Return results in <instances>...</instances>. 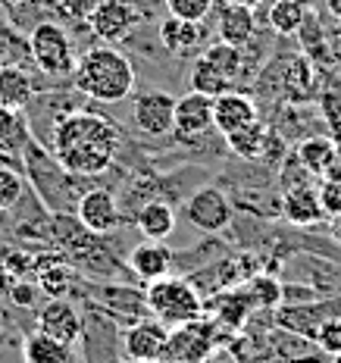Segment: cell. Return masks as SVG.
<instances>
[{
  "instance_id": "1",
  "label": "cell",
  "mask_w": 341,
  "mask_h": 363,
  "mask_svg": "<svg viewBox=\"0 0 341 363\" xmlns=\"http://www.w3.org/2000/svg\"><path fill=\"white\" fill-rule=\"evenodd\" d=\"M54 160L75 176L107 172L119 150V128L107 116L91 110H72L60 116L50 132Z\"/></svg>"
},
{
  "instance_id": "5",
  "label": "cell",
  "mask_w": 341,
  "mask_h": 363,
  "mask_svg": "<svg viewBox=\"0 0 341 363\" xmlns=\"http://www.w3.org/2000/svg\"><path fill=\"white\" fill-rule=\"evenodd\" d=\"M138 22H141V13L132 0H97L88 26L101 41L119 44L138 28Z\"/></svg>"
},
{
  "instance_id": "46",
  "label": "cell",
  "mask_w": 341,
  "mask_h": 363,
  "mask_svg": "<svg viewBox=\"0 0 341 363\" xmlns=\"http://www.w3.org/2000/svg\"><path fill=\"white\" fill-rule=\"evenodd\" d=\"M4 63H10V60H6V54H4V50H0V66H4Z\"/></svg>"
},
{
  "instance_id": "12",
  "label": "cell",
  "mask_w": 341,
  "mask_h": 363,
  "mask_svg": "<svg viewBox=\"0 0 341 363\" xmlns=\"http://www.w3.org/2000/svg\"><path fill=\"white\" fill-rule=\"evenodd\" d=\"M210 125H213V97L198 94V91L179 97L172 110V132L181 138H198Z\"/></svg>"
},
{
  "instance_id": "34",
  "label": "cell",
  "mask_w": 341,
  "mask_h": 363,
  "mask_svg": "<svg viewBox=\"0 0 341 363\" xmlns=\"http://www.w3.org/2000/svg\"><path fill=\"white\" fill-rule=\"evenodd\" d=\"M313 342L320 345V351L325 354H341V316H325V320L316 326V335H313Z\"/></svg>"
},
{
  "instance_id": "42",
  "label": "cell",
  "mask_w": 341,
  "mask_h": 363,
  "mask_svg": "<svg viewBox=\"0 0 341 363\" xmlns=\"http://www.w3.org/2000/svg\"><path fill=\"white\" fill-rule=\"evenodd\" d=\"M329 232H332V241H338V245H341V213H338V216H332Z\"/></svg>"
},
{
  "instance_id": "20",
  "label": "cell",
  "mask_w": 341,
  "mask_h": 363,
  "mask_svg": "<svg viewBox=\"0 0 341 363\" xmlns=\"http://www.w3.org/2000/svg\"><path fill=\"white\" fill-rule=\"evenodd\" d=\"M335 150H338V141L335 138H329V135H310V138H304L298 147H294V157H298V163L304 166L307 176L323 179L325 166L332 163Z\"/></svg>"
},
{
  "instance_id": "23",
  "label": "cell",
  "mask_w": 341,
  "mask_h": 363,
  "mask_svg": "<svg viewBox=\"0 0 341 363\" xmlns=\"http://www.w3.org/2000/svg\"><path fill=\"white\" fill-rule=\"evenodd\" d=\"M28 125L22 110H10V107H0V150L4 154H22L28 145Z\"/></svg>"
},
{
  "instance_id": "2",
  "label": "cell",
  "mask_w": 341,
  "mask_h": 363,
  "mask_svg": "<svg viewBox=\"0 0 341 363\" xmlns=\"http://www.w3.org/2000/svg\"><path fill=\"white\" fill-rule=\"evenodd\" d=\"M72 85L82 94L94 97L101 104H119L135 91V66L116 48H91L75 57Z\"/></svg>"
},
{
  "instance_id": "47",
  "label": "cell",
  "mask_w": 341,
  "mask_h": 363,
  "mask_svg": "<svg viewBox=\"0 0 341 363\" xmlns=\"http://www.w3.org/2000/svg\"><path fill=\"white\" fill-rule=\"evenodd\" d=\"M332 363H341V354H335V360H332Z\"/></svg>"
},
{
  "instance_id": "9",
  "label": "cell",
  "mask_w": 341,
  "mask_h": 363,
  "mask_svg": "<svg viewBox=\"0 0 341 363\" xmlns=\"http://www.w3.org/2000/svg\"><path fill=\"white\" fill-rule=\"evenodd\" d=\"M169 326H163L160 320H138L135 326L123 332V347L128 360H163L166 345H169Z\"/></svg>"
},
{
  "instance_id": "11",
  "label": "cell",
  "mask_w": 341,
  "mask_h": 363,
  "mask_svg": "<svg viewBox=\"0 0 341 363\" xmlns=\"http://www.w3.org/2000/svg\"><path fill=\"white\" fill-rule=\"evenodd\" d=\"M75 213H79V223L85 225L91 235H110V232L119 229V203L104 188L82 194Z\"/></svg>"
},
{
  "instance_id": "17",
  "label": "cell",
  "mask_w": 341,
  "mask_h": 363,
  "mask_svg": "<svg viewBox=\"0 0 341 363\" xmlns=\"http://www.w3.org/2000/svg\"><path fill=\"white\" fill-rule=\"evenodd\" d=\"M257 38V19L251 6L225 4L219 10V41L232 44V48H247Z\"/></svg>"
},
{
  "instance_id": "26",
  "label": "cell",
  "mask_w": 341,
  "mask_h": 363,
  "mask_svg": "<svg viewBox=\"0 0 341 363\" xmlns=\"http://www.w3.org/2000/svg\"><path fill=\"white\" fill-rule=\"evenodd\" d=\"M310 13V6L304 0H272L269 4V26L279 35H298L301 22Z\"/></svg>"
},
{
  "instance_id": "15",
  "label": "cell",
  "mask_w": 341,
  "mask_h": 363,
  "mask_svg": "<svg viewBox=\"0 0 341 363\" xmlns=\"http://www.w3.org/2000/svg\"><path fill=\"white\" fill-rule=\"evenodd\" d=\"M279 210L291 225H313L325 216L323 203H320V191L310 185H288V191L279 201Z\"/></svg>"
},
{
  "instance_id": "43",
  "label": "cell",
  "mask_w": 341,
  "mask_h": 363,
  "mask_svg": "<svg viewBox=\"0 0 341 363\" xmlns=\"http://www.w3.org/2000/svg\"><path fill=\"white\" fill-rule=\"evenodd\" d=\"M225 4H238V6H251V10H257L263 0H225Z\"/></svg>"
},
{
  "instance_id": "13",
  "label": "cell",
  "mask_w": 341,
  "mask_h": 363,
  "mask_svg": "<svg viewBox=\"0 0 341 363\" xmlns=\"http://www.w3.org/2000/svg\"><path fill=\"white\" fill-rule=\"evenodd\" d=\"M257 119V104L241 91H225L213 97V125L219 135H232Z\"/></svg>"
},
{
  "instance_id": "6",
  "label": "cell",
  "mask_w": 341,
  "mask_h": 363,
  "mask_svg": "<svg viewBox=\"0 0 341 363\" xmlns=\"http://www.w3.org/2000/svg\"><path fill=\"white\" fill-rule=\"evenodd\" d=\"M185 216L201 232H223L232 223V201L216 185L198 188L185 203Z\"/></svg>"
},
{
  "instance_id": "30",
  "label": "cell",
  "mask_w": 341,
  "mask_h": 363,
  "mask_svg": "<svg viewBox=\"0 0 341 363\" xmlns=\"http://www.w3.org/2000/svg\"><path fill=\"white\" fill-rule=\"evenodd\" d=\"M219 307H223L219 310V320L229 323V326H241L245 316L251 313L254 301L247 291H232V294H223V298H219Z\"/></svg>"
},
{
  "instance_id": "38",
  "label": "cell",
  "mask_w": 341,
  "mask_h": 363,
  "mask_svg": "<svg viewBox=\"0 0 341 363\" xmlns=\"http://www.w3.org/2000/svg\"><path fill=\"white\" fill-rule=\"evenodd\" d=\"M0 50L6 54V60H10V63H13V57H16V54H28V44L16 41V38H13V28L6 26L4 19H0Z\"/></svg>"
},
{
  "instance_id": "32",
  "label": "cell",
  "mask_w": 341,
  "mask_h": 363,
  "mask_svg": "<svg viewBox=\"0 0 341 363\" xmlns=\"http://www.w3.org/2000/svg\"><path fill=\"white\" fill-rule=\"evenodd\" d=\"M247 294H251V301H254V307H276L279 304V298H282V285L276 282V279H269V276H257L247 282Z\"/></svg>"
},
{
  "instance_id": "28",
  "label": "cell",
  "mask_w": 341,
  "mask_h": 363,
  "mask_svg": "<svg viewBox=\"0 0 341 363\" xmlns=\"http://www.w3.org/2000/svg\"><path fill=\"white\" fill-rule=\"evenodd\" d=\"M241 50L245 48H232V44H225V41H216L203 50V57H207L210 63H213L216 69L235 85V79L241 75V63H245V54H241Z\"/></svg>"
},
{
  "instance_id": "18",
  "label": "cell",
  "mask_w": 341,
  "mask_h": 363,
  "mask_svg": "<svg viewBox=\"0 0 341 363\" xmlns=\"http://www.w3.org/2000/svg\"><path fill=\"white\" fill-rule=\"evenodd\" d=\"M135 225L141 229L144 238L150 241H166L176 232V210L166 201H150L135 213Z\"/></svg>"
},
{
  "instance_id": "29",
  "label": "cell",
  "mask_w": 341,
  "mask_h": 363,
  "mask_svg": "<svg viewBox=\"0 0 341 363\" xmlns=\"http://www.w3.org/2000/svg\"><path fill=\"white\" fill-rule=\"evenodd\" d=\"M72 282V269L66 263H50L47 269L38 272V291H44L47 298H63L69 291Z\"/></svg>"
},
{
  "instance_id": "44",
  "label": "cell",
  "mask_w": 341,
  "mask_h": 363,
  "mask_svg": "<svg viewBox=\"0 0 341 363\" xmlns=\"http://www.w3.org/2000/svg\"><path fill=\"white\" fill-rule=\"evenodd\" d=\"M22 4H26V0H0V10H16Z\"/></svg>"
},
{
  "instance_id": "7",
  "label": "cell",
  "mask_w": 341,
  "mask_h": 363,
  "mask_svg": "<svg viewBox=\"0 0 341 363\" xmlns=\"http://www.w3.org/2000/svg\"><path fill=\"white\" fill-rule=\"evenodd\" d=\"M216 326L203 320H191L185 326H176L169 332V345H166L163 357L169 363H203V357L213 347Z\"/></svg>"
},
{
  "instance_id": "10",
  "label": "cell",
  "mask_w": 341,
  "mask_h": 363,
  "mask_svg": "<svg viewBox=\"0 0 341 363\" xmlns=\"http://www.w3.org/2000/svg\"><path fill=\"white\" fill-rule=\"evenodd\" d=\"M38 332L72 347L82 338V313L66 298H50L47 304L38 310Z\"/></svg>"
},
{
  "instance_id": "21",
  "label": "cell",
  "mask_w": 341,
  "mask_h": 363,
  "mask_svg": "<svg viewBox=\"0 0 341 363\" xmlns=\"http://www.w3.org/2000/svg\"><path fill=\"white\" fill-rule=\"evenodd\" d=\"M203 38V22H185V19H163L160 22V41L169 54H188L201 44Z\"/></svg>"
},
{
  "instance_id": "45",
  "label": "cell",
  "mask_w": 341,
  "mask_h": 363,
  "mask_svg": "<svg viewBox=\"0 0 341 363\" xmlns=\"http://www.w3.org/2000/svg\"><path fill=\"white\" fill-rule=\"evenodd\" d=\"M125 363H160V360H125Z\"/></svg>"
},
{
  "instance_id": "22",
  "label": "cell",
  "mask_w": 341,
  "mask_h": 363,
  "mask_svg": "<svg viewBox=\"0 0 341 363\" xmlns=\"http://www.w3.org/2000/svg\"><path fill=\"white\" fill-rule=\"evenodd\" d=\"M269 135H272L269 125L260 123V119H254L251 125L225 135V145H229V150L235 157H241V160H263V150H267Z\"/></svg>"
},
{
  "instance_id": "14",
  "label": "cell",
  "mask_w": 341,
  "mask_h": 363,
  "mask_svg": "<svg viewBox=\"0 0 341 363\" xmlns=\"http://www.w3.org/2000/svg\"><path fill=\"white\" fill-rule=\"evenodd\" d=\"M128 267H132V272L141 282H154V279H163L172 272V251L163 241L144 238L141 245H135L128 251Z\"/></svg>"
},
{
  "instance_id": "27",
  "label": "cell",
  "mask_w": 341,
  "mask_h": 363,
  "mask_svg": "<svg viewBox=\"0 0 341 363\" xmlns=\"http://www.w3.org/2000/svg\"><path fill=\"white\" fill-rule=\"evenodd\" d=\"M298 32H301L298 35L301 38V48H304V54L313 60V63H332L329 44H325V35H323V28H320V19H316L313 13H307Z\"/></svg>"
},
{
  "instance_id": "4",
  "label": "cell",
  "mask_w": 341,
  "mask_h": 363,
  "mask_svg": "<svg viewBox=\"0 0 341 363\" xmlns=\"http://www.w3.org/2000/svg\"><path fill=\"white\" fill-rule=\"evenodd\" d=\"M28 57L50 79H69L75 69V50L60 22H41L28 35Z\"/></svg>"
},
{
  "instance_id": "8",
  "label": "cell",
  "mask_w": 341,
  "mask_h": 363,
  "mask_svg": "<svg viewBox=\"0 0 341 363\" xmlns=\"http://www.w3.org/2000/svg\"><path fill=\"white\" fill-rule=\"evenodd\" d=\"M176 97L166 91H144L132 101V125L147 138H163L172 132Z\"/></svg>"
},
{
  "instance_id": "33",
  "label": "cell",
  "mask_w": 341,
  "mask_h": 363,
  "mask_svg": "<svg viewBox=\"0 0 341 363\" xmlns=\"http://www.w3.org/2000/svg\"><path fill=\"white\" fill-rule=\"evenodd\" d=\"M169 16L185 19V22H203L207 13L213 10V0H166Z\"/></svg>"
},
{
  "instance_id": "35",
  "label": "cell",
  "mask_w": 341,
  "mask_h": 363,
  "mask_svg": "<svg viewBox=\"0 0 341 363\" xmlns=\"http://www.w3.org/2000/svg\"><path fill=\"white\" fill-rule=\"evenodd\" d=\"M97 0H60L57 10L63 19H72V22H88L91 13H94Z\"/></svg>"
},
{
  "instance_id": "39",
  "label": "cell",
  "mask_w": 341,
  "mask_h": 363,
  "mask_svg": "<svg viewBox=\"0 0 341 363\" xmlns=\"http://www.w3.org/2000/svg\"><path fill=\"white\" fill-rule=\"evenodd\" d=\"M325 44H329V57H332V63H341V19L332 22V28L325 32Z\"/></svg>"
},
{
  "instance_id": "40",
  "label": "cell",
  "mask_w": 341,
  "mask_h": 363,
  "mask_svg": "<svg viewBox=\"0 0 341 363\" xmlns=\"http://www.w3.org/2000/svg\"><path fill=\"white\" fill-rule=\"evenodd\" d=\"M323 179H325V182H341V145H338V150H335V157H332V163L325 166Z\"/></svg>"
},
{
  "instance_id": "36",
  "label": "cell",
  "mask_w": 341,
  "mask_h": 363,
  "mask_svg": "<svg viewBox=\"0 0 341 363\" xmlns=\"http://www.w3.org/2000/svg\"><path fill=\"white\" fill-rule=\"evenodd\" d=\"M320 203L325 210V216H338L341 213V182H320Z\"/></svg>"
},
{
  "instance_id": "25",
  "label": "cell",
  "mask_w": 341,
  "mask_h": 363,
  "mask_svg": "<svg viewBox=\"0 0 341 363\" xmlns=\"http://www.w3.org/2000/svg\"><path fill=\"white\" fill-rule=\"evenodd\" d=\"M22 354H26V363H72L69 345H60L44 332L28 335L22 345Z\"/></svg>"
},
{
  "instance_id": "31",
  "label": "cell",
  "mask_w": 341,
  "mask_h": 363,
  "mask_svg": "<svg viewBox=\"0 0 341 363\" xmlns=\"http://www.w3.org/2000/svg\"><path fill=\"white\" fill-rule=\"evenodd\" d=\"M22 191H26V179L10 166H0V213L16 207Z\"/></svg>"
},
{
  "instance_id": "19",
  "label": "cell",
  "mask_w": 341,
  "mask_h": 363,
  "mask_svg": "<svg viewBox=\"0 0 341 363\" xmlns=\"http://www.w3.org/2000/svg\"><path fill=\"white\" fill-rule=\"evenodd\" d=\"M32 101V79L19 63L0 66V107L26 110Z\"/></svg>"
},
{
  "instance_id": "3",
  "label": "cell",
  "mask_w": 341,
  "mask_h": 363,
  "mask_svg": "<svg viewBox=\"0 0 341 363\" xmlns=\"http://www.w3.org/2000/svg\"><path fill=\"white\" fill-rule=\"evenodd\" d=\"M144 304H147L154 320H160L163 326H169V329L185 326V323L201 320L203 316V301H201L198 289H194L188 279L172 276V272L163 276V279L147 282Z\"/></svg>"
},
{
  "instance_id": "16",
  "label": "cell",
  "mask_w": 341,
  "mask_h": 363,
  "mask_svg": "<svg viewBox=\"0 0 341 363\" xmlns=\"http://www.w3.org/2000/svg\"><path fill=\"white\" fill-rule=\"evenodd\" d=\"M282 94L291 104H304L316 94V66L307 54L288 57L285 72H282Z\"/></svg>"
},
{
  "instance_id": "24",
  "label": "cell",
  "mask_w": 341,
  "mask_h": 363,
  "mask_svg": "<svg viewBox=\"0 0 341 363\" xmlns=\"http://www.w3.org/2000/svg\"><path fill=\"white\" fill-rule=\"evenodd\" d=\"M188 85H191V91H198V94H207V97H219V94H225V91H232V82L225 79V75L219 72L203 54L194 60L191 75H188Z\"/></svg>"
},
{
  "instance_id": "37",
  "label": "cell",
  "mask_w": 341,
  "mask_h": 363,
  "mask_svg": "<svg viewBox=\"0 0 341 363\" xmlns=\"http://www.w3.org/2000/svg\"><path fill=\"white\" fill-rule=\"evenodd\" d=\"M6 291H10V301L16 307H32L35 298H38V282H26V279H13L10 285H6Z\"/></svg>"
},
{
  "instance_id": "41",
  "label": "cell",
  "mask_w": 341,
  "mask_h": 363,
  "mask_svg": "<svg viewBox=\"0 0 341 363\" xmlns=\"http://www.w3.org/2000/svg\"><path fill=\"white\" fill-rule=\"evenodd\" d=\"M325 13L332 19H341V0H325Z\"/></svg>"
}]
</instances>
